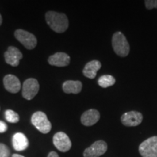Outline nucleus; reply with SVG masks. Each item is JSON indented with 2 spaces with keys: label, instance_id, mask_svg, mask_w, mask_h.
I'll list each match as a JSON object with an SVG mask.
<instances>
[{
  "label": "nucleus",
  "instance_id": "nucleus-1",
  "mask_svg": "<svg viewBox=\"0 0 157 157\" xmlns=\"http://www.w3.org/2000/svg\"><path fill=\"white\" fill-rule=\"evenodd\" d=\"M47 23L52 30L57 33L65 32L68 28V19L64 13L49 11L45 14Z\"/></svg>",
  "mask_w": 157,
  "mask_h": 157
},
{
  "label": "nucleus",
  "instance_id": "nucleus-2",
  "mask_svg": "<svg viewBox=\"0 0 157 157\" xmlns=\"http://www.w3.org/2000/svg\"><path fill=\"white\" fill-rule=\"evenodd\" d=\"M112 47L115 53L120 57H126L129 52V44L127 38L120 31H117L112 36Z\"/></svg>",
  "mask_w": 157,
  "mask_h": 157
},
{
  "label": "nucleus",
  "instance_id": "nucleus-3",
  "mask_svg": "<svg viewBox=\"0 0 157 157\" xmlns=\"http://www.w3.org/2000/svg\"><path fill=\"white\" fill-rule=\"evenodd\" d=\"M31 123L40 132L48 134L52 129V124L44 112L37 111L31 117Z\"/></svg>",
  "mask_w": 157,
  "mask_h": 157
},
{
  "label": "nucleus",
  "instance_id": "nucleus-4",
  "mask_svg": "<svg viewBox=\"0 0 157 157\" xmlns=\"http://www.w3.org/2000/svg\"><path fill=\"white\" fill-rule=\"evenodd\" d=\"M138 150L142 157H157V136L151 137L143 141Z\"/></svg>",
  "mask_w": 157,
  "mask_h": 157
},
{
  "label": "nucleus",
  "instance_id": "nucleus-5",
  "mask_svg": "<svg viewBox=\"0 0 157 157\" xmlns=\"http://www.w3.org/2000/svg\"><path fill=\"white\" fill-rule=\"evenodd\" d=\"M15 36L17 40H18L28 50H33L36 48L37 44L36 36L29 31L17 29L15 31Z\"/></svg>",
  "mask_w": 157,
  "mask_h": 157
},
{
  "label": "nucleus",
  "instance_id": "nucleus-6",
  "mask_svg": "<svg viewBox=\"0 0 157 157\" xmlns=\"http://www.w3.org/2000/svg\"><path fill=\"white\" fill-rule=\"evenodd\" d=\"M39 90V84L36 78H29L23 84L22 95L25 99H33L37 95Z\"/></svg>",
  "mask_w": 157,
  "mask_h": 157
},
{
  "label": "nucleus",
  "instance_id": "nucleus-7",
  "mask_svg": "<svg viewBox=\"0 0 157 157\" xmlns=\"http://www.w3.org/2000/svg\"><path fill=\"white\" fill-rule=\"evenodd\" d=\"M107 143L103 140H98L93 143L84 151V157H99L107 151Z\"/></svg>",
  "mask_w": 157,
  "mask_h": 157
},
{
  "label": "nucleus",
  "instance_id": "nucleus-8",
  "mask_svg": "<svg viewBox=\"0 0 157 157\" xmlns=\"http://www.w3.org/2000/svg\"><path fill=\"white\" fill-rule=\"evenodd\" d=\"M53 144L61 152H67L71 148V141L69 137L63 132H58L54 135Z\"/></svg>",
  "mask_w": 157,
  "mask_h": 157
},
{
  "label": "nucleus",
  "instance_id": "nucleus-9",
  "mask_svg": "<svg viewBox=\"0 0 157 157\" xmlns=\"http://www.w3.org/2000/svg\"><path fill=\"white\" fill-rule=\"evenodd\" d=\"M142 113L137 111H129L121 117V121L126 127H136L143 121Z\"/></svg>",
  "mask_w": 157,
  "mask_h": 157
},
{
  "label": "nucleus",
  "instance_id": "nucleus-10",
  "mask_svg": "<svg viewBox=\"0 0 157 157\" xmlns=\"http://www.w3.org/2000/svg\"><path fill=\"white\" fill-rule=\"evenodd\" d=\"M23 58L22 52L15 47H9L5 53V61L7 64L13 67H16L20 63V60Z\"/></svg>",
  "mask_w": 157,
  "mask_h": 157
},
{
  "label": "nucleus",
  "instance_id": "nucleus-11",
  "mask_svg": "<svg viewBox=\"0 0 157 157\" xmlns=\"http://www.w3.org/2000/svg\"><path fill=\"white\" fill-rule=\"evenodd\" d=\"M5 88L9 93H17L21 90V84L19 78L13 74H7L3 78Z\"/></svg>",
  "mask_w": 157,
  "mask_h": 157
},
{
  "label": "nucleus",
  "instance_id": "nucleus-12",
  "mask_svg": "<svg viewBox=\"0 0 157 157\" xmlns=\"http://www.w3.org/2000/svg\"><path fill=\"white\" fill-rule=\"evenodd\" d=\"M70 56L65 52H56L48 58L49 63L57 67L67 66L70 63Z\"/></svg>",
  "mask_w": 157,
  "mask_h": 157
},
{
  "label": "nucleus",
  "instance_id": "nucleus-13",
  "mask_svg": "<svg viewBox=\"0 0 157 157\" xmlns=\"http://www.w3.org/2000/svg\"><path fill=\"white\" fill-rule=\"evenodd\" d=\"M100 115L99 111L96 109H90L83 113L81 117V122L84 126H93L99 121Z\"/></svg>",
  "mask_w": 157,
  "mask_h": 157
},
{
  "label": "nucleus",
  "instance_id": "nucleus-14",
  "mask_svg": "<svg viewBox=\"0 0 157 157\" xmlns=\"http://www.w3.org/2000/svg\"><path fill=\"white\" fill-rule=\"evenodd\" d=\"M13 146L15 151H22L29 147V143L26 136L21 132H17L13 137Z\"/></svg>",
  "mask_w": 157,
  "mask_h": 157
},
{
  "label": "nucleus",
  "instance_id": "nucleus-15",
  "mask_svg": "<svg viewBox=\"0 0 157 157\" xmlns=\"http://www.w3.org/2000/svg\"><path fill=\"white\" fill-rule=\"evenodd\" d=\"M101 63L98 60H94L88 62L84 66L83 71V74L84 76L88 78H94L97 75V72L101 69Z\"/></svg>",
  "mask_w": 157,
  "mask_h": 157
},
{
  "label": "nucleus",
  "instance_id": "nucleus-16",
  "mask_svg": "<svg viewBox=\"0 0 157 157\" xmlns=\"http://www.w3.org/2000/svg\"><path fill=\"white\" fill-rule=\"evenodd\" d=\"M82 83L80 81L68 80L63 84V90L67 94H78L82 91Z\"/></svg>",
  "mask_w": 157,
  "mask_h": 157
},
{
  "label": "nucleus",
  "instance_id": "nucleus-17",
  "mask_svg": "<svg viewBox=\"0 0 157 157\" xmlns=\"http://www.w3.org/2000/svg\"><path fill=\"white\" fill-rule=\"evenodd\" d=\"M116 79L111 75H103L98 78V83L103 88H107L113 86L115 84Z\"/></svg>",
  "mask_w": 157,
  "mask_h": 157
},
{
  "label": "nucleus",
  "instance_id": "nucleus-18",
  "mask_svg": "<svg viewBox=\"0 0 157 157\" xmlns=\"http://www.w3.org/2000/svg\"><path fill=\"white\" fill-rule=\"evenodd\" d=\"M5 117L6 120L10 123H17L20 120L19 115L13 110L8 109L5 112Z\"/></svg>",
  "mask_w": 157,
  "mask_h": 157
},
{
  "label": "nucleus",
  "instance_id": "nucleus-19",
  "mask_svg": "<svg viewBox=\"0 0 157 157\" xmlns=\"http://www.w3.org/2000/svg\"><path fill=\"white\" fill-rule=\"evenodd\" d=\"M10 156V150L9 147L4 143H0V157Z\"/></svg>",
  "mask_w": 157,
  "mask_h": 157
},
{
  "label": "nucleus",
  "instance_id": "nucleus-20",
  "mask_svg": "<svg viewBox=\"0 0 157 157\" xmlns=\"http://www.w3.org/2000/svg\"><path fill=\"white\" fill-rule=\"evenodd\" d=\"M145 5L148 10L157 8V0H146L145 1Z\"/></svg>",
  "mask_w": 157,
  "mask_h": 157
},
{
  "label": "nucleus",
  "instance_id": "nucleus-21",
  "mask_svg": "<svg viewBox=\"0 0 157 157\" xmlns=\"http://www.w3.org/2000/svg\"><path fill=\"white\" fill-rule=\"evenodd\" d=\"M7 125L5 122L2 121H0V133H4L7 131Z\"/></svg>",
  "mask_w": 157,
  "mask_h": 157
},
{
  "label": "nucleus",
  "instance_id": "nucleus-22",
  "mask_svg": "<svg viewBox=\"0 0 157 157\" xmlns=\"http://www.w3.org/2000/svg\"><path fill=\"white\" fill-rule=\"evenodd\" d=\"M48 157H59V156L56 151H51L49 153Z\"/></svg>",
  "mask_w": 157,
  "mask_h": 157
},
{
  "label": "nucleus",
  "instance_id": "nucleus-23",
  "mask_svg": "<svg viewBox=\"0 0 157 157\" xmlns=\"http://www.w3.org/2000/svg\"><path fill=\"white\" fill-rule=\"evenodd\" d=\"M12 157H25V156H22V155H20V154H13V156H12Z\"/></svg>",
  "mask_w": 157,
  "mask_h": 157
},
{
  "label": "nucleus",
  "instance_id": "nucleus-24",
  "mask_svg": "<svg viewBox=\"0 0 157 157\" xmlns=\"http://www.w3.org/2000/svg\"><path fill=\"white\" fill-rule=\"evenodd\" d=\"M2 17L1 14H0V25H2Z\"/></svg>",
  "mask_w": 157,
  "mask_h": 157
}]
</instances>
